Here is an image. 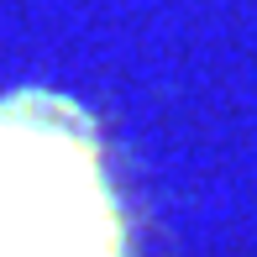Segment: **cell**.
Instances as JSON below:
<instances>
[{
	"mask_svg": "<svg viewBox=\"0 0 257 257\" xmlns=\"http://www.w3.org/2000/svg\"><path fill=\"white\" fill-rule=\"evenodd\" d=\"M0 257H132L95 121L48 89L0 100Z\"/></svg>",
	"mask_w": 257,
	"mask_h": 257,
	"instance_id": "obj_1",
	"label": "cell"
}]
</instances>
